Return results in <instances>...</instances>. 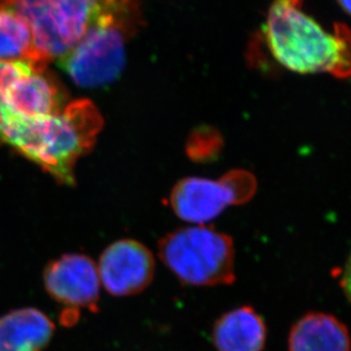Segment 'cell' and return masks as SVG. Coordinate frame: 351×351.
<instances>
[{
    "label": "cell",
    "mask_w": 351,
    "mask_h": 351,
    "mask_svg": "<svg viewBox=\"0 0 351 351\" xmlns=\"http://www.w3.org/2000/svg\"><path fill=\"white\" fill-rule=\"evenodd\" d=\"M101 127V113L88 99L69 101L63 111L44 118L0 112V145H10L60 184L72 186L75 165L93 149Z\"/></svg>",
    "instance_id": "obj_1"
},
{
    "label": "cell",
    "mask_w": 351,
    "mask_h": 351,
    "mask_svg": "<svg viewBox=\"0 0 351 351\" xmlns=\"http://www.w3.org/2000/svg\"><path fill=\"white\" fill-rule=\"evenodd\" d=\"M304 0H274L267 15L265 40L274 60L297 73L351 77V30L337 23L325 30L302 10Z\"/></svg>",
    "instance_id": "obj_2"
},
{
    "label": "cell",
    "mask_w": 351,
    "mask_h": 351,
    "mask_svg": "<svg viewBox=\"0 0 351 351\" xmlns=\"http://www.w3.org/2000/svg\"><path fill=\"white\" fill-rule=\"evenodd\" d=\"M22 17L46 66L64 58L91 27L108 17L141 12L139 0H0Z\"/></svg>",
    "instance_id": "obj_3"
},
{
    "label": "cell",
    "mask_w": 351,
    "mask_h": 351,
    "mask_svg": "<svg viewBox=\"0 0 351 351\" xmlns=\"http://www.w3.org/2000/svg\"><path fill=\"white\" fill-rule=\"evenodd\" d=\"M159 256L186 285L217 287L235 280L233 240L211 227H185L167 234L160 240Z\"/></svg>",
    "instance_id": "obj_4"
},
{
    "label": "cell",
    "mask_w": 351,
    "mask_h": 351,
    "mask_svg": "<svg viewBox=\"0 0 351 351\" xmlns=\"http://www.w3.org/2000/svg\"><path fill=\"white\" fill-rule=\"evenodd\" d=\"M139 22L141 12L104 19L89 29L58 64L80 87L108 85L120 75L125 65V44Z\"/></svg>",
    "instance_id": "obj_5"
},
{
    "label": "cell",
    "mask_w": 351,
    "mask_h": 351,
    "mask_svg": "<svg viewBox=\"0 0 351 351\" xmlns=\"http://www.w3.org/2000/svg\"><path fill=\"white\" fill-rule=\"evenodd\" d=\"M257 178L244 169L230 170L218 179L187 177L173 186L170 206L187 223H209L230 206L249 202L257 192Z\"/></svg>",
    "instance_id": "obj_6"
},
{
    "label": "cell",
    "mask_w": 351,
    "mask_h": 351,
    "mask_svg": "<svg viewBox=\"0 0 351 351\" xmlns=\"http://www.w3.org/2000/svg\"><path fill=\"white\" fill-rule=\"evenodd\" d=\"M68 103L64 89L47 70L27 63H3L0 112L17 118H44L63 111Z\"/></svg>",
    "instance_id": "obj_7"
},
{
    "label": "cell",
    "mask_w": 351,
    "mask_h": 351,
    "mask_svg": "<svg viewBox=\"0 0 351 351\" xmlns=\"http://www.w3.org/2000/svg\"><path fill=\"white\" fill-rule=\"evenodd\" d=\"M44 284L49 297L65 307L63 324L75 323L80 308L97 311L101 280L97 265L85 254H64L51 261Z\"/></svg>",
    "instance_id": "obj_8"
},
{
    "label": "cell",
    "mask_w": 351,
    "mask_h": 351,
    "mask_svg": "<svg viewBox=\"0 0 351 351\" xmlns=\"http://www.w3.org/2000/svg\"><path fill=\"white\" fill-rule=\"evenodd\" d=\"M101 285L114 297L141 293L152 283L156 261L152 252L135 240H119L101 254L97 265Z\"/></svg>",
    "instance_id": "obj_9"
},
{
    "label": "cell",
    "mask_w": 351,
    "mask_h": 351,
    "mask_svg": "<svg viewBox=\"0 0 351 351\" xmlns=\"http://www.w3.org/2000/svg\"><path fill=\"white\" fill-rule=\"evenodd\" d=\"M54 333V323L43 311L15 309L0 317V351H44Z\"/></svg>",
    "instance_id": "obj_10"
},
{
    "label": "cell",
    "mask_w": 351,
    "mask_h": 351,
    "mask_svg": "<svg viewBox=\"0 0 351 351\" xmlns=\"http://www.w3.org/2000/svg\"><path fill=\"white\" fill-rule=\"evenodd\" d=\"M289 351H351L350 332L333 315L308 313L291 328Z\"/></svg>",
    "instance_id": "obj_11"
},
{
    "label": "cell",
    "mask_w": 351,
    "mask_h": 351,
    "mask_svg": "<svg viewBox=\"0 0 351 351\" xmlns=\"http://www.w3.org/2000/svg\"><path fill=\"white\" fill-rule=\"evenodd\" d=\"M266 341V324L249 306L223 314L213 326V342L218 351H263Z\"/></svg>",
    "instance_id": "obj_12"
},
{
    "label": "cell",
    "mask_w": 351,
    "mask_h": 351,
    "mask_svg": "<svg viewBox=\"0 0 351 351\" xmlns=\"http://www.w3.org/2000/svg\"><path fill=\"white\" fill-rule=\"evenodd\" d=\"M0 62L27 63L39 70L47 69L36 51L29 24L3 7H0Z\"/></svg>",
    "instance_id": "obj_13"
},
{
    "label": "cell",
    "mask_w": 351,
    "mask_h": 351,
    "mask_svg": "<svg viewBox=\"0 0 351 351\" xmlns=\"http://www.w3.org/2000/svg\"><path fill=\"white\" fill-rule=\"evenodd\" d=\"M223 138L219 132L210 127H201L191 134L186 143V152L194 161H210L219 156Z\"/></svg>",
    "instance_id": "obj_14"
},
{
    "label": "cell",
    "mask_w": 351,
    "mask_h": 351,
    "mask_svg": "<svg viewBox=\"0 0 351 351\" xmlns=\"http://www.w3.org/2000/svg\"><path fill=\"white\" fill-rule=\"evenodd\" d=\"M340 285H341L343 293L351 304V254L342 270Z\"/></svg>",
    "instance_id": "obj_15"
},
{
    "label": "cell",
    "mask_w": 351,
    "mask_h": 351,
    "mask_svg": "<svg viewBox=\"0 0 351 351\" xmlns=\"http://www.w3.org/2000/svg\"><path fill=\"white\" fill-rule=\"evenodd\" d=\"M338 3L342 7V10H345L346 13L351 15V0H338Z\"/></svg>",
    "instance_id": "obj_16"
}]
</instances>
